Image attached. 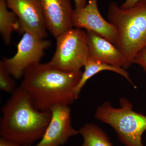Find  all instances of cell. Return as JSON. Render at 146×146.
I'll use <instances>...</instances> for the list:
<instances>
[{"label":"cell","mask_w":146,"mask_h":146,"mask_svg":"<svg viewBox=\"0 0 146 146\" xmlns=\"http://www.w3.org/2000/svg\"><path fill=\"white\" fill-rule=\"evenodd\" d=\"M55 52L50 65L68 72L81 71L88 60V47L86 31L73 28L56 38Z\"/></svg>","instance_id":"cell-5"},{"label":"cell","mask_w":146,"mask_h":146,"mask_svg":"<svg viewBox=\"0 0 146 146\" xmlns=\"http://www.w3.org/2000/svg\"><path fill=\"white\" fill-rule=\"evenodd\" d=\"M47 30L56 38L74 28L71 0H40Z\"/></svg>","instance_id":"cell-10"},{"label":"cell","mask_w":146,"mask_h":146,"mask_svg":"<svg viewBox=\"0 0 146 146\" xmlns=\"http://www.w3.org/2000/svg\"><path fill=\"white\" fill-rule=\"evenodd\" d=\"M8 8L18 17L22 34L31 33L44 39L47 36V27L40 0H6Z\"/></svg>","instance_id":"cell-7"},{"label":"cell","mask_w":146,"mask_h":146,"mask_svg":"<svg viewBox=\"0 0 146 146\" xmlns=\"http://www.w3.org/2000/svg\"><path fill=\"white\" fill-rule=\"evenodd\" d=\"M133 63L141 66L146 73V47L137 54L134 58Z\"/></svg>","instance_id":"cell-16"},{"label":"cell","mask_w":146,"mask_h":146,"mask_svg":"<svg viewBox=\"0 0 146 146\" xmlns=\"http://www.w3.org/2000/svg\"><path fill=\"white\" fill-rule=\"evenodd\" d=\"M1 61L0 62V88L2 90L11 94L16 90V82Z\"/></svg>","instance_id":"cell-15"},{"label":"cell","mask_w":146,"mask_h":146,"mask_svg":"<svg viewBox=\"0 0 146 146\" xmlns=\"http://www.w3.org/2000/svg\"><path fill=\"white\" fill-rule=\"evenodd\" d=\"M107 18L117 29L114 45L124 57L126 70L133 64L137 54L146 47V0H140L127 9L112 2Z\"/></svg>","instance_id":"cell-3"},{"label":"cell","mask_w":146,"mask_h":146,"mask_svg":"<svg viewBox=\"0 0 146 146\" xmlns=\"http://www.w3.org/2000/svg\"><path fill=\"white\" fill-rule=\"evenodd\" d=\"M98 1V0H89L84 7L74 9L73 27L94 32L114 44L117 35V29L102 16Z\"/></svg>","instance_id":"cell-9"},{"label":"cell","mask_w":146,"mask_h":146,"mask_svg":"<svg viewBox=\"0 0 146 146\" xmlns=\"http://www.w3.org/2000/svg\"><path fill=\"white\" fill-rule=\"evenodd\" d=\"M6 0H0V33L4 42L9 44L13 31L22 34L21 24L15 13L8 9Z\"/></svg>","instance_id":"cell-13"},{"label":"cell","mask_w":146,"mask_h":146,"mask_svg":"<svg viewBox=\"0 0 146 146\" xmlns=\"http://www.w3.org/2000/svg\"><path fill=\"white\" fill-rule=\"evenodd\" d=\"M139 1L140 0H126L125 2L120 6L123 9L129 8L133 6Z\"/></svg>","instance_id":"cell-17"},{"label":"cell","mask_w":146,"mask_h":146,"mask_svg":"<svg viewBox=\"0 0 146 146\" xmlns=\"http://www.w3.org/2000/svg\"><path fill=\"white\" fill-rule=\"evenodd\" d=\"M78 130L83 140L78 146H113L107 134L95 124H85Z\"/></svg>","instance_id":"cell-14"},{"label":"cell","mask_w":146,"mask_h":146,"mask_svg":"<svg viewBox=\"0 0 146 146\" xmlns=\"http://www.w3.org/2000/svg\"><path fill=\"white\" fill-rule=\"evenodd\" d=\"M82 72H68L46 63H36L24 72L20 86L35 108L50 110L56 105L69 106L77 99L74 89Z\"/></svg>","instance_id":"cell-1"},{"label":"cell","mask_w":146,"mask_h":146,"mask_svg":"<svg viewBox=\"0 0 146 146\" xmlns=\"http://www.w3.org/2000/svg\"><path fill=\"white\" fill-rule=\"evenodd\" d=\"M50 111L51 118L44 134L34 146H60L71 137L79 134V130L71 123V109L69 106L56 105Z\"/></svg>","instance_id":"cell-8"},{"label":"cell","mask_w":146,"mask_h":146,"mask_svg":"<svg viewBox=\"0 0 146 146\" xmlns=\"http://www.w3.org/2000/svg\"><path fill=\"white\" fill-rule=\"evenodd\" d=\"M84 71L82 72L81 78L74 89L76 96L78 98L82 89L88 80L95 75L104 71H110L119 74L124 78L129 83L136 88L129 73L125 69L108 65L100 61L88 59L84 66Z\"/></svg>","instance_id":"cell-12"},{"label":"cell","mask_w":146,"mask_h":146,"mask_svg":"<svg viewBox=\"0 0 146 146\" xmlns=\"http://www.w3.org/2000/svg\"><path fill=\"white\" fill-rule=\"evenodd\" d=\"M76 9H80L84 7L87 4L86 0H74Z\"/></svg>","instance_id":"cell-19"},{"label":"cell","mask_w":146,"mask_h":146,"mask_svg":"<svg viewBox=\"0 0 146 146\" xmlns=\"http://www.w3.org/2000/svg\"><path fill=\"white\" fill-rule=\"evenodd\" d=\"M120 107L106 101L97 108L96 119L110 126L124 146H145L142 136L146 131V115L134 111L130 101L120 100Z\"/></svg>","instance_id":"cell-4"},{"label":"cell","mask_w":146,"mask_h":146,"mask_svg":"<svg viewBox=\"0 0 146 146\" xmlns=\"http://www.w3.org/2000/svg\"><path fill=\"white\" fill-rule=\"evenodd\" d=\"M86 31L88 59L97 60L124 69V57L113 43L94 32Z\"/></svg>","instance_id":"cell-11"},{"label":"cell","mask_w":146,"mask_h":146,"mask_svg":"<svg viewBox=\"0 0 146 146\" xmlns=\"http://www.w3.org/2000/svg\"><path fill=\"white\" fill-rule=\"evenodd\" d=\"M0 146H25L18 145L11 142L5 138L1 137L0 138Z\"/></svg>","instance_id":"cell-18"},{"label":"cell","mask_w":146,"mask_h":146,"mask_svg":"<svg viewBox=\"0 0 146 146\" xmlns=\"http://www.w3.org/2000/svg\"><path fill=\"white\" fill-rule=\"evenodd\" d=\"M17 45L16 54L10 58H4L2 62L13 78H22L29 67L39 63L45 51L51 46L49 40L40 39L25 32Z\"/></svg>","instance_id":"cell-6"},{"label":"cell","mask_w":146,"mask_h":146,"mask_svg":"<svg viewBox=\"0 0 146 146\" xmlns=\"http://www.w3.org/2000/svg\"><path fill=\"white\" fill-rule=\"evenodd\" d=\"M11 94L2 108L1 137L21 145L31 146L44 136L51 112L36 109L20 85Z\"/></svg>","instance_id":"cell-2"}]
</instances>
